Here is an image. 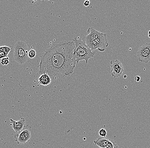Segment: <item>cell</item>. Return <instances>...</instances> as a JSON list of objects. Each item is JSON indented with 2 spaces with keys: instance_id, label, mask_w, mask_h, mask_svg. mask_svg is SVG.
Wrapping results in <instances>:
<instances>
[{
  "instance_id": "obj_2",
  "label": "cell",
  "mask_w": 150,
  "mask_h": 148,
  "mask_svg": "<svg viewBox=\"0 0 150 148\" xmlns=\"http://www.w3.org/2000/svg\"><path fill=\"white\" fill-rule=\"evenodd\" d=\"M73 41L75 45L73 57L76 63L78 64L81 61L85 60L86 63L87 64L89 60L94 57L95 53L92 52L85 42L80 37L75 38Z\"/></svg>"
},
{
  "instance_id": "obj_5",
  "label": "cell",
  "mask_w": 150,
  "mask_h": 148,
  "mask_svg": "<svg viewBox=\"0 0 150 148\" xmlns=\"http://www.w3.org/2000/svg\"><path fill=\"white\" fill-rule=\"evenodd\" d=\"M31 127L26 125L19 132L14 135L15 141L18 144H24L29 141L31 137Z\"/></svg>"
},
{
  "instance_id": "obj_1",
  "label": "cell",
  "mask_w": 150,
  "mask_h": 148,
  "mask_svg": "<svg viewBox=\"0 0 150 148\" xmlns=\"http://www.w3.org/2000/svg\"><path fill=\"white\" fill-rule=\"evenodd\" d=\"M75 47L72 40L55 44L46 49L39 56V75L47 74L51 79L71 75L76 65L73 57Z\"/></svg>"
},
{
  "instance_id": "obj_3",
  "label": "cell",
  "mask_w": 150,
  "mask_h": 148,
  "mask_svg": "<svg viewBox=\"0 0 150 148\" xmlns=\"http://www.w3.org/2000/svg\"><path fill=\"white\" fill-rule=\"evenodd\" d=\"M29 51L28 45L26 44L22 41L17 42L14 47V59L21 65L25 63L29 58Z\"/></svg>"
},
{
  "instance_id": "obj_22",
  "label": "cell",
  "mask_w": 150,
  "mask_h": 148,
  "mask_svg": "<svg viewBox=\"0 0 150 148\" xmlns=\"http://www.w3.org/2000/svg\"></svg>"
},
{
  "instance_id": "obj_4",
  "label": "cell",
  "mask_w": 150,
  "mask_h": 148,
  "mask_svg": "<svg viewBox=\"0 0 150 148\" xmlns=\"http://www.w3.org/2000/svg\"><path fill=\"white\" fill-rule=\"evenodd\" d=\"M87 45L92 51L96 49L100 52L105 51V48L109 45L107 40V34L102 33L98 39L90 42Z\"/></svg>"
},
{
  "instance_id": "obj_17",
  "label": "cell",
  "mask_w": 150,
  "mask_h": 148,
  "mask_svg": "<svg viewBox=\"0 0 150 148\" xmlns=\"http://www.w3.org/2000/svg\"><path fill=\"white\" fill-rule=\"evenodd\" d=\"M7 54L6 53L3 52V51H0V59H2L5 58V57H7Z\"/></svg>"
},
{
  "instance_id": "obj_9",
  "label": "cell",
  "mask_w": 150,
  "mask_h": 148,
  "mask_svg": "<svg viewBox=\"0 0 150 148\" xmlns=\"http://www.w3.org/2000/svg\"><path fill=\"white\" fill-rule=\"evenodd\" d=\"M138 59L140 62L147 63L150 61V55L146 52L141 46L137 52Z\"/></svg>"
},
{
  "instance_id": "obj_6",
  "label": "cell",
  "mask_w": 150,
  "mask_h": 148,
  "mask_svg": "<svg viewBox=\"0 0 150 148\" xmlns=\"http://www.w3.org/2000/svg\"><path fill=\"white\" fill-rule=\"evenodd\" d=\"M111 75L113 78L120 77L124 71V67L119 61L112 60L110 62Z\"/></svg>"
},
{
  "instance_id": "obj_7",
  "label": "cell",
  "mask_w": 150,
  "mask_h": 148,
  "mask_svg": "<svg viewBox=\"0 0 150 148\" xmlns=\"http://www.w3.org/2000/svg\"><path fill=\"white\" fill-rule=\"evenodd\" d=\"M87 32L88 34L87 36L84 37L82 39L86 45L93 40L98 39L103 33L99 31H97L93 27L88 28Z\"/></svg>"
},
{
  "instance_id": "obj_15",
  "label": "cell",
  "mask_w": 150,
  "mask_h": 148,
  "mask_svg": "<svg viewBox=\"0 0 150 148\" xmlns=\"http://www.w3.org/2000/svg\"><path fill=\"white\" fill-rule=\"evenodd\" d=\"M0 63L3 65H7L9 63V58L8 57H5L1 59Z\"/></svg>"
},
{
  "instance_id": "obj_16",
  "label": "cell",
  "mask_w": 150,
  "mask_h": 148,
  "mask_svg": "<svg viewBox=\"0 0 150 148\" xmlns=\"http://www.w3.org/2000/svg\"><path fill=\"white\" fill-rule=\"evenodd\" d=\"M99 134L101 137H105L107 136V131L105 128H101L99 131Z\"/></svg>"
},
{
  "instance_id": "obj_20",
  "label": "cell",
  "mask_w": 150,
  "mask_h": 148,
  "mask_svg": "<svg viewBox=\"0 0 150 148\" xmlns=\"http://www.w3.org/2000/svg\"><path fill=\"white\" fill-rule=\"evenodd\" d=\"M148 36H149V38L150 39V30H149L148 32Z\"/></svg>"
},
{
  "instance_id": "obj_11",
  "label": "cell",
  "mask_w": 150,
  "mask_h": 148,
  "mask_svg": "<svg viewBox=\"0 0 150 148\" xmlns=\"http://www.w3.org/2000/svg\"><path fill=\"white\" fill-rule=\"evenodd\" d=\"M52 82V79L47 74H43L41 75L38 79V83L43 86H48Z\"/></svg>"
},
{
  "instance_id": "obj_14",
  "label": "cell",
  "mask_w": 150,
  "mask_h": 148,
  "mask_svg": "<svg viewBox=\"0 0 150 148\" xmlns=\"http://www.w3.org/2000/svg\"><path fill=\"white\" fill-rule=\"evenodd\" d=\"M11 50V48L6 46H2L0 47V51H2L6 53L8 55L10 51Z\"/></svg>"
},
{
  "instance_id": "obj_18",
  "label": "cell",
  "mask_w": 150,
  "mask_h": 148,
  "mask_svg": "<svg viewBox=\"0 0 150 148\" xmlns=\"http://www.w3.org/2000/svg\"><path fill=\"white\" fill-rule=\"evenodd\" d=\"M90 4V1L89 0H86L84 2V5L86 7L89 6Z\"/></svg>"
},
{
  "instance_id": "obj_12",
  "label": "cell",
  "mask_w": 150,
  "mask_h": 148,
  "mask_svg": "<svg viewBox=\"0 0 150 148\" xmlns=\"http://www.w3.org/2000/svg\"><path fill=\"white\" fill-rule=\"evenodd\" d=\"M36 52L34 49H31L29 50L28 52V57L30 59H33L36 57Z\"/></svg>"
},
{
  "instance_id": "obj_13",
  "label": "cell",
  "mask_w": 150,
  "mask_h": 148,
  "mask_svg": "<svg viewBox=\"0 0 150 148\" xmlns=\"http://www.w3.org/2000/svg\"><path fill=\"white\" fill-rule=\"evenodd\" d=\"M107 148H119L118 146L117 145V144L116 143V142L114 141L111 140V141L110 142V143L108 144L106 147Z\"/></svg>"
},
{
  "instance_id": "obj_21",
  "label": "cell",
  "mask_w": 150,
  "mask_h": 148,
  "mask_svg": "<svg viewBox=\"0 0 150 148\" xmlns=\"http://www.w3.org/2000/svg\"><path fill=\"white\" fill-rule=\"evenodd\" d=\"M124 78H126H126H127V76H126V75H125V76H124Z\"/></svg>"
},
{
  "instance_id": "obj_19",
  "label": "cell",
  "mask_w": 150,
  "mask_h": 148,
  "mask_svg": "<svg viewBox=\"0 0 150 148\" xmlns=\"http://www.w3.org/2000/svg\"><path fill=\"white\" fill-rule=\"evenodd\" d=\"M134 79L135 80V81L139 82L140 80V77L139 76H136L135 77Z\"/></svg>"
},
{
  "instance_id": "obj_10",
  "label": "cell",
  "mask_w": 150,
  "mask_h": 148,
  "mask_svg": "<svg viewBox=\"0 0 150 148\" xmlns=\"http://www.w3.org/2000/svg\"><path fill=\"white\" fill-rule=\"evenodd\" d=\"M111 140L106 137H100L98 138L94 141L95 145L99 147V148H106Z\"/></svg>"
},
{
  "instance_id": "obj_8",
  "label": "cell",
  "mask_w": 150,
  "mask_h": 148,
  "mask_svg": "<svg viewBox=\"0 0 150 148\" xmlns=\"http://www.w3.org/2000/svg\"><path fill=\"white\" fill-rule=\"evenodd\" d=\"M10 125L12 127L13 129L14 130V131L16 132V133L20 131L26 125L25 119L23 117H22L18 121H15L12 119H10Z\"/></svg>"
}]
</instances>
